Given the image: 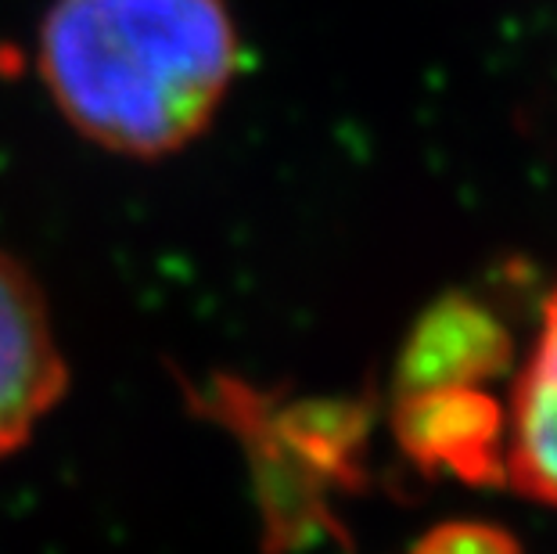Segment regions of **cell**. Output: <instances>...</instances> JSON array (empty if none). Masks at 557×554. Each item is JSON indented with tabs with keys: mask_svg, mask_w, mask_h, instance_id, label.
Segmentation results:
<instances>
[{
	"mask_svg": "<svg viewBox=\"0 0 557 554\" xmlns=\"http://www.w3.org/2000/svg\"><path fill=\"white\" fill-rule=\"evenodd\" d=\"M37 69L83 140L165 159L216 120L242 40L223 0H54L37 33Z\"/></svg>",
	"mask_w": 557,
	"mask_h": 554,
	"instance_id": "cell-1",
	"label": "cell"
},
{
	"mask_svg": "<svg viewBox=\"0 0 557 554\" xmlns=\"http://www.w3.org/2000/svg\"><path fill=\"white\" fill-rule=\"evenodd\" d=\"M69 389V364L37 278L0 253V461L22 451Z\"/></svg>",
	"mask_w": 557,
	"mask_h": 554,
	"instance_id": "cell-2",
	"label": "cell"
},
{
	"mask_svg": "<svg viewBox=\"0 0 557 554\" xmlns=\"http://www.w3.org/2000/svg\"><path fill=\"white\" fill-rule=\"evenodd\" d=\"M507 468L525 493L557 504V288L515 385Z\"/></svg>",
	"mask_w": 557,
	"mask_h": 554,
	"instance_id": "cell-3",
	"label": "cell"
}]
</instances>
